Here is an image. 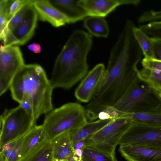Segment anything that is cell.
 I'll use <instances>...</instances> for the list:
<instances>
[{
	"label": "cell",
	"mask_w": 161,
	"mask_h": 161,
	"mask_svg": "<svg viewBox=\"0 0 161 161\" xmlns=\"http://www.w3.org/2000/svg\"><path fill=\"white\" fill-rule=\"evenodd\" d=\"M134 25L131 21L125 22L112 49L100 85L91 101L113 105L137 75V65L143 54L133 34Z\"/></svg>",
	"instance_id": "obj_1"
},
{
	"label": "cell",
	"mask_w": 161,
	"mask_h": 161,
	"mask_svg": "<svg viewBox=\"0 0 161 161\" xmlns=\"http://www.w3.org/2000/svg\"><path fill=\"white\" fill-rule=\"evenodd\" d=\"M92 41L91 35L82 30L73 32L54 63L50 80L53 89H70L86 75Z\"/></svg>",
	"instance_id": "obj_2"
},
{
	"label": "cell",
	"mask_w": 161,
	"mask_h": 161,
	"mask_svg": "<svg viewBox=\"0 0 161 161\" xmlns=\"http://www.w3.org/2000/svg\"><path fill=\"white\" fill-rule=\"evenodd\" d=\"M9 89L12 98L19 103L24 94L32 98L36 121L42 115L53 109V88L44 70L38 64H25L14 77Z\"/></svg>",
	"instance_id": "obj_3"
},
{
	"label": "cell",
	"mask_w": 161,
	"mask_h": 161,
	"mask_svg": "<svg viewBox=\"0 0 161 161\" xmlns=\"http://www.w3.org/2000/svg\"><path fill=\"white\" fill-rule=\"evenodd\" d=\"M88 122L85 107L77 103H69L46 114L42 125L46 140L51 141L63 133L76 130Z\"/></svg>",
	"instance_id": "obj_4"
},
{
	"label": "cell",
	"mask_w": 161,
	"mask_h": 161,
	"mask_svg": "<svg viewBox=\"0 0 161 161\" xmlns=\"http://www.w3.org/2000/svg\"><path fill=\"white\" fill-rule=\"evenodd\" d=\"M36 125L33 117L20 105L5 109L0 116V148L24 136Z\"/></svg>",
	"instance_id": "obj_5"
},
{
	"label": "cell",
	"mask_w": 161,
	"mask_h": 161,
	"mask_svg": "<svg viewBox=\"0 0 161 161\" xmlns=\"http://www.w3.org/2000/svg\"><path fill=\"white\" fill-rule=\"evenodd\" d=\"M132 123L130 120L123 117L113 119L97 132L85 139V147L115 155L116 146Z\"/></svg>",
	"instance_id": "obj_6"
},
{
	"label": "cell",
	"mask_w": 161,
	"mask_h": 161,
	"mask_svg": "<svg viewBox=\"0 0 161 161\" xmlns=\"http://www.w3.org/2000/svg\"><path fill=\"white\" fill-rule=\"evenodd\" d=\"M25 64L22 53L16 45L0 48V95L9 89L14 77Z\"/></svg>",
	"instance_id": "obj_7"
},
{
	"label": "cell",
	"mask_w": 161,
	"mask_h": 161,
	"mask_svg": "<svg viewBox=\"0 0 161 161\" xmlns=\"http://www.w3.org/2000/svg\"><path fill=\"white\" fill-rule=\"evenodd\" d=\"M140 80L137 74L125 92L112 106L122 115L132 112L144 102L153 98L150 90L140 84Z\"/></svg>",
	"instance_id": "obj_8"
},
{
	"label": "cell",
	"mask_w": 161,
	"mask_h": 161,
	"mask_svg": "<svg viewBox=\"0 0 161 161\" xmlns=\"http://www.w3.org/2000/svg\"><path fill=\"white\" fill-rule=\"evenodd\" d=\"M140 144L161 147V126L153 127L132 123L118 145Z\"/></svg>",
	"instance_id": "obj_9"
},
{
	"label": "cell",
	"mask_w": 161,
	"mask_h": 161,
	"mask_svg": "<svg viewBox=\"0 0 161 161\" xmlns=\"http://www.w3.org/2000/svg\"><path fill=\"white\" fill-rule=\"evenodd\" d=\"M33 4L29 7L22 22L13 30L7 33L1 39L2 45H23L32 37L38 18Z\"/></svg>",
	"instance_id": "obj_10"
},
{
	"label": "cell",
	"mask_w": 161,
	"mask_h": 161,
	"mask_svg": "<svg viewBox=\"0 0 161 161\" xmlns=\"http://www.w3.org/2000/svg\"><path fill=\"white\" fill-rule=\"evenodd\" d=\"M153 99L146 101L132 112L123 114L119 117L128 119L137 124L161 126V102Z\"/></svg>",
	"instance_id": "obj_11"
},
{
	"label": "cell",
	"mask_w": 161,
	"mask_h": 161,
	"mask_svg": "<svg viewBox=\"0 0 161 161\" xmlns=\"http://www.w3.org/2000/svg\"><path fill=\"white\" fill-rule=\"evenodd\" d=\"M105 70L104 65L99 64L87 73L75 90V96L78 100L86 103L92 100L100 85Z\"/></svg>",
	"instance_id": "obj_12"
},
{
	"label": "cell",
	"mask_w": 161,
	"mask_h": 161,
	"mask_svg": "<svg viewBox=\"0 0 161 161\" xmlns=\"http://www.w3.org/2000/svg\"><path fill=\"white\" fill-rule=\"evenodd\" d=\"M141 0H80L78 5L87 13L88 16L103 17L118 6L122 5L138 6Z\"/></svg>",
	"instance_id": "obj_13"
},
{
	"label": "cell",
	"mask_w": 161,
	"mask_h": 161,
	"mask_svg": "<svg viewBox=\"0 0 161 161\" xmlns=\"http://www.w3.org/2000/svg\"><path fill=\"white\" fill-rule=\"evenodd\" d=\"M118 150L127 161H161V147L132 144L119 146Z\"/></svg>",
	"instance_id": "obj_14"
},
{
	"label": "cell",
	"mask_w": 161,
	"mask_h": 161,
	"mask_svg": "<svg viewBox=\"0 0 161 161\" xmlns=\"http://www.w3.org/2000/svg\"><path fill=\"white\" fill-rule=\"evenodd\" d=\"M33 5L38 18L41 20L47 21L56 27L69 23L66 17L53 6L49 0H36Z\"/></svg>",
	"instance_id": "obj_15"
},
{
	"label": "cell",
	"mask_w": 161,
	"mask_h": 161,
	"mask_svg": "<svg viewBox=\"0 0 161 161\" xmlns=\"http://www.w3.org/2000/svg\"><path fill=\"white\" fill-rule=\"evenodd\" d=\"M54 7L68 19L69 23H74L88 16L86 12L78 4V0H49Z\"/></svg>",
	"instance_id": "obj_16"
},
{
	"label": "cell",
	"mask_w": 161,
	"mask_h": 161,
	"mask_svg": "<svg viewBox=\"0 0 161 161\" xmlns=\"http://www.w3.org/2000/svg\"><path fill=\"white\" fill-rule=\"evenodd\" d=\"M46 140L42 125H36L23 136L19 161L34 151Z\"/></svg>",
	"instance_id": "obj_17"
},
{
	"label": "cell",
	"mask_w": 161,
	"mask_h": 161,
	"mask_svg": "<svg viewBox=\"0 0 161 161\" xmlns=\"http://www.w3.org/2000/svg\"><path fill=\"white\" fill-rule=\"evenodd\" d=\"M54 160H66L74 153L69 132L63 133L51 141Z\"/></svg>",
	"instance_id": "obj_18"
},
{
	"label": "cell",
	"mask_w": 161,
	"mask_h": 161,
	"mask_svg": "<svg viewBox=\"0 0 161 161\" xmlns=\"http://www.w3.org/2000/svg\"><path fill=\"white\" fill-rule=\"evenodd\" d=\"M113 119L88 122L79 128L69 132L70 139L74 144L94 134L109 123Z\"/></svg>",
	"instance_id": "obj_19"
},
{
	"label": "cell",
	"mask_w": 161,
	"mask_h": 161,
	"mask_svg": "<svg viewBox=\"0 0 161 161\" xmlns=\"http://www.w3.org/2000/svg\"><path fill=\"white\" fill-rule=\"evenodd\" d=\"M84 26L91 35L103 37H107L108 35V23L103 17L89 16L86 18L84 20Z\"/></svg>",
	"instance_id": "obj_20"
},
{
	"label": "cell",
	"mask_w": 161,
	"mask_h": 161,
	"mask_svg": "<svg viewBox=\"0 0 161 161\" xmlns=\"http://www.w3.org/2000/svg\"><path fill=\"white\" fill-rule=\"evenodd\" d=\"M51 141L46 140L34 151L20 161H53Z\"/></svg>",
	"instance_id": "obj_21"
},
{
	"label": "cell",
	"mask_w": 161,
	"mask_h": 161,
	"mask_svg": "<svg viewBox=\"0 0 161 161\" xmlns=\"http://www.w3.org/2000/svg\"><path fill=\"white\" fill-rule=\"evenodd\" d=\"M137 76L154 91H161V71L143 68L138 71Z\"/></svg>",
	"instance_id": "obj_22"
},
{
	"label": "cell",
	"mask_w": 161,
	"mask_h": 161,
	"mask_svg": "<svg viewBox=\"0 0 161 161\" xmlns=\"http://www.w3.org/2000/svg\"><path fill=\"white\" fill-rule=\"evenodd\" d=\"M134 36L141 48L144 58L154 59L151 37L139 27L135 26L133 28Z\"/></svg>",
	"instance_id": "obj_23"
},
{
	"label": "cell",
	"mask_w": 161,
	"mask_h": 161,
	"mask_svg": "<svg viewBox=\"0 0 161 161\" xmlns=\"http://www.w3.org/2000/svg\"><path fill=\"white\" fill-rule=\"evenodd\" d=\"M23 136L6 144L0 148V154L5 157L6 161H19Z\"/></svg>",
	"instance_id": "obj_24"
},
{
	"label": "cell",
	"mask_w": 161,
	"mask_h": 161,
	"mask_svg": "<svg viewBox=\"0 0 161 161\" xmlns=\"http://www.w3.org/2000/svg\"><path fill=\"white\" fill-rule=\"evenodd\" d=\"M35 0L22 7L8 21L6 27L2 31L0 32V39H2L7 33L13 30L22 22L29 7L34 3Z\"/></svg>",
	"instance_id": "obj_25"
},
{
	"label": "cell",
	"mask_w": 161,
	"mask_h": 161,
	"mask_svg": "<svg viewBox=\"0 0 161 161\" xmlns=\"http://www.w3.org/2000/svg\"><path fill=\"white\" fill-rule=\"evenodd\" d=\"M82 161H118L115 155H110L96 149L85 147Z\"/></svg>",
	"instance_id": "obj_26"
},
{
	"label": "cell",
	"mask_w": 161,
	"mask_h": 161,
	"mask_svg": "<svg viewBox=\"0 0 161 161\" xmlns=\"http://www.w3.org/2000/svg\"><path fill=\"white\" fill-rule=\"evenodd\" d=\"M139 27L149 36L161 40V21L141 25Z\"/></svg>",
	"instance_id": "obj_27"
},
{
	"label": "cell",
	"mask_w": 161,
	"mask_h": 161,
	"mask_svg": "<svg viewBox=\"0 0 161 161\" xmlns=\"http://www.w3.org/2000/svg\"><path fill=\"white\" fill-rule=\"evenodd\" d=\"M32 0H8L7 18L8 21L22 7L32 3Z\"/></svg>",
	"instance_id": "obj_28"
},
{
	"label": "cell",
	"mask_w": 161,
	"mask_h": 161,
	"mask_svg": "<svg viewBox=\"0 0 161 161\" xmlns=\"http://www.w3.org/2000/svg\"><path fill=\"white\" fill-rule=\"evenodd\" d=\"M161 21V9L158 11L149 10L142 14L138 18L139 23Z\"/></svg>",
	"instance_id": "obj_29"
},
{
	"label": "cell",
	"mask_w": 161,
	"mask_h": 161,
	"mask_svg": "<svg viewBox=\"0 0 161 161\" xmlns=\"http://www.w3.org/2000/svg\"><path fill=\"white\" fill-rule=\"evenodd\" d=\"M8 0H0V28H4L6 26L8 20Z\"/></svg>",
	"instance_id": "obj_30"
},
{
	"label": "cell",
	"mask_w": 161,
	"mask_h": 161,
	"mask_svg": "<svg viewBox=\"0 0 161 161\" xmlns=\"http://www.w3.org/2000/svg\"><path fill=\"white\" fill-rule=\"evenodd\" d=\"M19 104V105L34 118L33 103L32 98L29 96L24 94Z\"/></svg>",
	"instance_id": "obj_31"
},
{
	"label": "cell",
	"mask_w": 161,
	"mask_h": 161,
	"mask_svg": "<svg viewBox=\"0 0 161 161\" xmlns=\"http://www.w3.org/2000/svg\"><path fill=\"white\" fill-rule=\"evenodd\" d=\"M141 63L144 68L161 71V61L144 58Z\"/></svg>",
	"instance_id": "obj_32"
},
{
	"label": "cell",
	"mask_w": 161,
	"mask_h": 161,
	"mask_svg": "<svg viewBox=\"0 0 161 161\" xmlns=\"http://www.w3.org/2000/svg\"><path fill=\"white\" fill-rule=\"evenodd\" d=\"M154 59L161 61V40L151 37Z\"/></svg>",
	"instance_id": "obj_33"
},
{
	"label": "cell",
	"mask_w": 161,
	"mask_h": 161,
	"mask_svg": "<svg viewBox=\"0 0 161 161\" xmlns=\"http://www.w3.org/2000/svg\"><path fill=\"white\" fill-rule=\"evenodd\" d=\"M27 47L30 50L34 53H39L41 52V47L38 43H32L28 45Z\"/></svg>",
	"instance_id": "obj_34"
},
{
	"label": "cell",
	"mask_w": 161,
	"mask_h": 161,
	"mask_svg": "<svg viewBox=\"0 0 161 161\" xmlns=\"http://www.w3.org/2000/svg\"><path fill=\"white\" fill-rule=\"evenodd\" d=\"M154 92L160 102H161V91H154Z\"/></svg>",
	"instance_id": "obj_35"
},
{
	"label": "cell",
	"mask_w": 161,
	"mask_h": 161,
	"mask_svg": "<svg viewBox=\"0 0 161 161\" xmlns=\"http://www.w3.org/2000/svg\"><path fill=\"white\" fill-rule=\"evenodd\" d=\"M0 161H6L5 158L2 155H0Z\"/></svg>",
	"instance_id": "obj_36"
},
{
	"label": "cell",
	"mask_w": 161,
	"mask_h": 161,
	"mask_svg": "<svg viewBox=\"0 0 161 161\" xmlns=\"http://www.w3.org/2000/svg\"><path fill=\"white\" fill-rule=\"evenodd\" d=\"M55 160L56 161H69L68 160Z\"/></svg>",
	"instance_id": "obj_37"
},
{
	"label": "cell",
	"mask_w": 161,
	"mask_h": 161,
	"mask_svg": "<svg viewBox=\"0 0 161 161\" xmlns=\"http://www.w3.org/2000/svg\"><path fill=\"white\" fill-rule=\"evenodd\" d=\"M55 161V160H54V161Z\"/></svg>",
	"instance_id": "obj_38"
}]
</instances>
